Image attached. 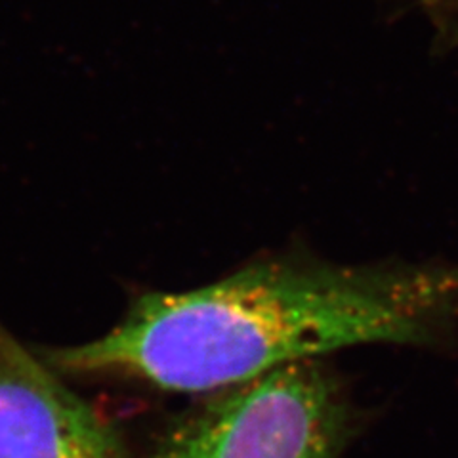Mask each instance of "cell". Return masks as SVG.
<instances>
[{
    "mask_svg": "<svg viewBox=\"0 0 458 458\" xmlns=\"http://www.w3.org/2000/svg\"><path fill=\"white\" fill-rule=\"evenodd\" d=\"M365 344L454 352L458 262L276 258L200 289L143 294L107 335L40 355L57 372L207 394Z\"/></svg>",
    "mask_w": 458,
    "mask_h": 458,
    "instance_id": "1",
    "label": "cell"
},
{
    "mask_svg": "<svg viewBox=\"0 0 458 458\" xmlns=\"http://www.w3.org/2000/svg\"><path fill=\"white\" fill-rule=\"evenodd\" d=\"M348 407L321 360L214 392L168 429L151 458H336Z\"/></svg>",
    "mask_w": 458,
    "mask_h": 458,
    "instance_id": "2",
    "label": "cell"
},
{
    "mask_svg": "<svg viewBox=\"0 0 458 458\" xmlns=\"http://www.w3.org/2000/svg\"><path fill=\"white\" fill-rule=\"evenodd\" d=\"M0 458H126L111 426L3 323Z\"/></svg>",
    "mask_w": 458,
    "mask_h": 458,
    "instance_id": "3",
    "label": "cell"
}]
</instances>
